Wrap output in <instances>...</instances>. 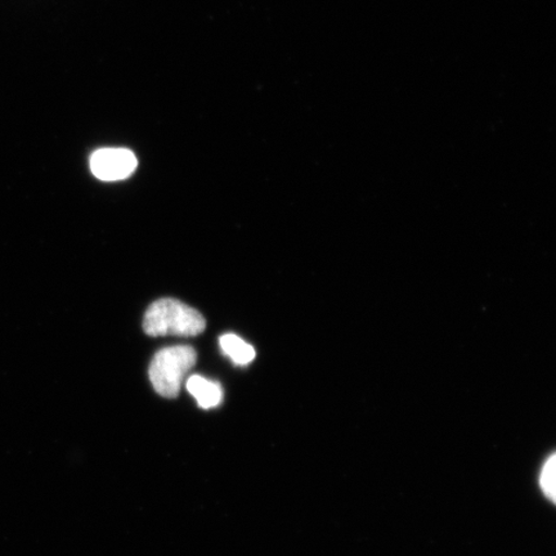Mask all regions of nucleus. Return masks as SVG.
Returning a JSON list of instances; mask_svg holds the SVG:
<instances>
[{
  "instance_id": "1",
  "label": "nucleus",
  "mask_w": 556,
  "mask_h": 556,
  "mask_svg": "<svg viewBox=\"0 0 556 556\" xmlns=\"http://www.w3.org/2000/svg\"><path fill=\"white\" fill-rule=\"evenodd\" d=\"M205 328L203 315L177 299H160L150 305L143 319V330L150 337H197Z\"/></svg>"
},
{
  "instance_id": "2",
  "label": "nucleus",
  "mask_w": 556,
  "mask_h": 556,
  "mask_svg": "<svg viewBox=\"0 0 556 556\" xmlns=\"http://www.w3.org/2000/svg\"><path fill=\"white\" fill-rule=\"evenodd\" d=\"M197 358V351L187 345L165 348L156 353L149 371L155 391L165 399H176Z\"/></svg>"
},
{
  "instance_id": "3",
  "label": "nucleus",
  "mask_w": 556,
  "mask_h": 556,
  "mask_svg": "<svg viewBox=\"0 0 556 556\" xmlns=\"http://www.w3.org/2000/svg\"><path fill=\"white\" fill-rule=\"evenodd\" d=\"M137 165L136 155L127 149H101L90 156V170L104 182L129 178Z\"/></svg>"
},
{
  "instance_id": "4",
  "label": "nucleus",
  "mask_w": 556,
  "mask_h": 556,
  "mask_svg": "<svg viewBox=\"0 0 556 556\" xmlns=\"http://www.w3.org/2000/svg\"><path fill=\"white\" fill-rule=\"evenodd\" d=\"M186 387L187 391L197 399L198 405L204 409L217 407L224 399V391L218 382L199 377V375H193L187 380Z\"/></svg>"
},
{
  "instance_id": "5",
  "label": "nucleus",
  "mask_w": 556,
  "mask_h": 556,
  "mask_svg": "<svg viewBox=\"0 0 556 556\" xmlns=\"http://www.w3.org/2000/svg\"><path fill=\"white\" fill-rule=\"evenodd\" d=\"M222 351H224L236 365L247 366L253 363L255 358V350L252 345L243 342L238 336L227 333L219 339Z\"/></svg>"
},
{
  "instance_id": "6",
  "label": "nucleus",
  "mask_w": 556,
  "mask_h": 556,
  "mask_svg": "<svg viewBox=\"0 0 556 556\" xmlns=\"http://www.w3.org/2000/svg\"><path fill=\"white\" fill-rule=\"evenodd\" d=\"M556 455L553 454L544 464L540 472V486L544 495L555 503L556 500Z\"/></svg>"
}]
</instances>
